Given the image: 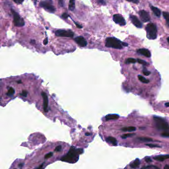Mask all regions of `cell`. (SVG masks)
Wrapping results in <instances>:
<instances>
[{"label":"cell","mask_w":169,"mask_h":169,"mask_svg":"<svg viewBox=\"0 0 169 169\" xmlns=\"http://www.w3.org/2000/svg\"><path fill=\"white\" fill-rule=\"evenodd\" d=\"M69 9L70 11H74L75 9V0H70L69 1Z\"/></svg>","instance_id":"obj_19"},{"label":"cell","mask_w":169,"mask_h":169,"mask_svg":"<svg viewBox=\"0 0 169 169\" xmlns=\"http://www.w3.org/2000/svg\"><path fill=\"white\" fill-rule=\"evenodd\" d=\"M58 2L60 6H64V0H58Z\"/></svg>","instance_id":"obj_30"},{"label":"cell","mask_w":169,"mask_h":169,"mask_svg":"<svg viewBox=\"0 0 169 169\" xmlns=\"http://www.w3.org/2000/svg\"><path fill=\"white\" fill-rule=\"evenodd\" d=\"M164 169H169V165H166V166L164 167Z\"/></svg>","instance_id":"obj_39"},{"label":"cell","mask_w":169,"mask_h":169,"mask_svg":"<svg viewBox=\"0 0 169 169\" xmlns=\"http://www.w3.org/2000/svg\"><path fill=\"white\" fill-rule=\"evenodd\" d=\"M123 42L115 37H109L106 39V46L108 48H112L116 49H123Z\"/></svg>","instance_id":"obj_1"},{"label":"cell","mask_w":169,"mask_h":169,"mask_svg":"<svg viewBox=\"0 0 169 169\" xmlns=\"http://www.w3.org/2000/svg\"><path fill=\"white\" fill-rule=\"evenodd\" d=\"M137 61L138 63H140V64H142V65H148V63L147 62H145L144 60H142V59H137Z\"/></svg>","instance_id":"obj_26"},{"label":"cell","mask_w":169,"mask_h":169,"mask_svg":"<svg viewBox=\"0 0 169 169\" xmlns=\"http://www.w3.org/2000/svg\"><path fill=\"white\" fill-rule=\"evenodd\" d=\"M11 11L14 17V25L17 27L24 26L25 25V20L20 16V14L13 9H11Z\"/></svg>","instance_id":"obj_4"},{"label":"cell","mask_w":169,"mask_h":169,"mask_svg":"<svg viewBox=\"0 0 169 169\" xmlns=\"http://www.w3.org/2000/svg\"><path fill=\"white\" fill-rule=\"evenodd\" d=\"M15 94V90L12 87H9L8 89L7 92H6V95L9 97H12Z\"/></svg>","instance_id":"obj_17"},{"label":"cell","mask_w":169,"mask_h":169,"mask_svg":"<svg viewBox=\"0 0 169 169\" xmlns=\"http://www.w3.org/2000/svg\"><path fill=\"white\" fill-rule=\"evenodd\" d=\"M61 17L65 19H68V17H69V15H68V14H66V13H64V14H62Z\"/></svg>","instance_id":"obj_29"},{"label":"cell","mask_w":169,"mask_h":169,"mask_svg":"<svg viewBox=\"0 0 169 169\" xmlns=\"http://www.w3.org/2000/svg\"><path fill=\"white\" fill-rule=\"evenodd\" d=\"M143 74L145 76H148L150 74V72H149L148 71H146V70H145V71H143Z\"/></svg>","instance_id":"obj_31"},{"label":"cell","mask_w":169,"mask_h":169,"mask_svg":"<svg viewBox=\"0 0 169 169\" xmlns=\"http://www.w3.org/2000/svg\"><path fill=\"white\" fill-rule=\"evenodd\" d=\"M74 23H75V25L77 26V27L79 28H82V25H80V24H79L78 23L75 22L74 21Z\"/></svg>","instance_id":"obj_35"},{"label":"cell","mask_w":169,"mask_h":169,"mask_svg":"<svg viewBox=\"0 0 169 169\" xmlns=\"http://www.w3.org/2000/svg\"><path fill=\"white\" fill-rule=\"evenodd\" d=\"M165 106H166V107H169V102H167V103H165Z\"/></svg>","instance_id":"obj_38"},{"label":"cell","mask_w":169,"mask_h":169,"mask_svg":"<svg viewBox=\"0 0 169 169\" xmlns=\"http://www.w3.org/2000/svg\"><path fill=\"white\" fill-rule=\"evenodd\" d=\"M146 145L150 147V148H160V146L155 145H152V144H146Z\"/></svg>","instance_id":"obj_27"},{"label":"cell","mask_w":169,"mask_h":169,"mask_svg":"<svg viewBox=\"0 0 169 169\" xmlns=\"http://www.w3.org/2000/svg\"><path fill=\"white\" fill-rule=\"evenodd\" d=\"M167 41H168V43H169V37H168V38Z\"/></svg>","instance_id":"obj_41"},{"label":"cell","mask_w":169,"mask_h":169,"mask_svg":"<svg viewBox=\"0 0 169 169\" xmlns=\"http://www.w3.org/2000/svg\"><path fill=\"white\" fill-rule=\"evenodd\" d=\"M137 52L147 57H150L151 55L150 52L146 49H140L137 51Z\"/></svg>","instance_id":"obj_12"},{"label":"cell","mask_w":169,"mask_h":169,"mask_svg":"<svg viewBox=\"0 0 169 169\" xmlns=\"http://www.w3.org/2000/svg\"><path fill=\"white\" fill-rule=\"evenodd\" d=\"M119 118V116L117 114H109L106 116L105 118L106 121H109V120H117Z\"/></svg>","instance_id":"obj_14"},{"label":"cell","mask_w":169,"mask_h":169,"mask_svg":"<svg viewBox=\"0 0 169 169\" xmlns=\"http://www.w3.org/2000/svg\"><path fill=\"white\" fill-rule=\"evenodd\" d=\"M43 43L45 45H46L48 43V38H46L45 39L44 41L43 42Z\"/></svg>","instance_id":"obj_36"},{"label":"cell","mask_w":169,"mask_h":169,"mask_svg":"<svg viewBox=\"0 0 169 169\" xmlns=\"http://www.w3.org/2000/svg\"><path fill=\"white\" fill-rule=\"evenodd\" d=\"M140 163L139 160L138 159H137L136 160H134L133 162L131 163L130 166L132 169H136V168L139 167V165H140Z\"/></svg>","instance_id":"obj_15"},{"label":"cell","mask_w":169,"mask_h":169,"mask_svg":"<svg viewBox=\"0 0 169 169\" xmlns=\"http://www.w3.org/2000/svg\"><path fill=\"white\" fill-rule=\"evenodd\" d=\"M147 37L150 40H155L157 38V29L155 25L149 23L146 27Z\"/></svg>","instance_id":"obj_2"},{"label":"cell","mask_w":169,"mask_h":169,"mask_svg":"<svg viewBox=\"0 0 169 169\" xmlns=\"http://www.w3.org/2000/svg\"><path fill=\"white\" fill-rule=\"evenodd\" d=\"M162 135L163 137H169V132H164V133L162 134Z\"/></svg>","instance_id":"obj_33"},{"label":"cell","mask_w":169,"mask_h":169,"mask_svg":"<svg viewBox=\"0 0 169 169\" xmlns=\"http://www.w3.org/2000/svg\"><path fill=\"white\" fill-rule=\"evenodd\" d=\"M126 1L135 4H137L139 2V0H126Z\"/></svg>","instance_id":"obj_32"},{"label":"cell","mask_w":169,"mask_h":169,"mask_svg":"<svg viewBox=\"0 0 169 169\" xmlns=\"http://www.w3.org/2000/svg\"><path fill=\"white\" fill-rule=\"evenodd\" d=\"M134 135H135V134H134V133L124 134V135H123L121 136V138L125 139V138H126L127 137H132V136Z\"/></svg>","instance_id":"obj_23"},{"label":"cell","mask_w":169,"mask_h":169,"mask_svg":"<svg viewBox=\"0 0 169 169\" xmlns=\"http://www.w3.org/2000/svg\"><path fill=\"white\" fill-rule=\"evenodd\" d=\"M139 14L140 16V19L142 21L144 22H147L149 21L150 19V17L149 16V14L147 11L144 10L140 11L139 12Z\"/></svg>","instance_id":"obj_8"},{"label":"cell","mask_w":169,"mask_h":169,"mask_svg":"<svg viewBox=\"0 0 169 169\" xmlns=\"http://www.w3.org/2000/svg\"><path fill=\"white\" fill-rule=\"evenodd\" d=\"M37 0H34V5H36V3H37Z\"/></svg>","instance_id":"obj_40"},{"label":"cell","mask_w":169,"mask_h":169,"mask_svg":"<svg viewBox=\"0 0 169 169\" xmlns=\"http://www.w3.org/2000/svg\"><path fill=\"white\" fill-rule=\"evenodd\" d=\"M163 15L166 19L167 26L169 27V12H164L163 13Z\"/></svg>","instance_id":"obj_21"},{"label":"cell","mask_w":169,"mask_h":169,"mask_svg":"<svg viewBox=\"0 0 169 169\" xmlns=\"http://www.w3.org/2000/svg\"><path fill=\"white\" fill-rule=\"evenodd\" d=\"M130 19H131V21L132 22V23H133L136 27H142V23H141V22L139 20V19H138L135 16H133V15H131V16H130Z\"/></svg>","instance_id":"obj_11"},{"label":"cell","mask_w":169,"mask_h":169,"mask_svg":"<svg viewBox=\"0 0 169 169\" xmlns=\"http://www.w3.org/2000/svg\"><path fill=\"white\" fill-rule=\"evenodd\" d=\"M113 20L117 24L120 25L121 26H125L126 24V21L125 19L120 14H116L113 16Z\"/></svg>","instance_id":"obj_7"},{"label":"cell","mask_w":169,"mask_h":169,"mask_svg":"<svg viewBox=\"0 0 169 169\" xmlns=\"http://www.w3.org/2000/svg\"><path fill=\"white\" fill-rule=\"evenodd\" d=\"M138 79H139V81H140L141 82H142V83H145V84H147V83H148L149 82V80L146 79L145 78L143 77V76H142L138 75Z\"/></svg>","instance_id":"obj_22"},{"label":"cell","mask_w":169,"mask_h":169,"mask_svg":"<svg viewBox=\"0 0 169 169\" xmlns=\"http://www.w3.org/2000/svg\"><path fill=\"white\" fill-rule=\"evenodd\" d=\"M123 46L125 47H127L128 46V44L126 43H124V42H123Z\"/></svg>","instance_id":"obj_37"},{"label":"cell","mask_w":169,"mask_h":169,"mask_svg":"<svg viewBox=\"0 0 169 169\" xmlns=\"http://www.w3.org/2000/svg\"><path fill=\"white\" fill-rule=\"evenodd\" d=\"M74 40L76 42V43L81 47L86 46V45L87 44L86 40L82 36L76 37L74 39Z\"/></svg>","instance_id":"obj_9"},{"label":"cell","mask_w":169,"mask_h":169,"mask_svg":"<svg viewBox=\"0 0 169 169\" xmlns=\"http://www.w3.org/2000/svg\"><path fill=\"white\" fill-rule=\"evenodd\" d=\"M135 130H136V128L134 127H125V128H124L122 129V130L124 132H134V131H135Z\"/></svg>","instance_id":"obj_20"},{"label":"cell","mask_w":169,"mask_h":169,"mask_svg":"<svg viewBox=\"0 0 169 169\" xmlns=\"http://www.w3.org/2000/svg\"><path fill=\"white\" fill-rule=\"evenodd\" d=\"M153 119L156 126L158 129L164 131L169 130V125L166 120L159 116H154Z\"/></svg>","instance_id":"obj_3"},{"label":"cell","mask_w":169,"mask_h":169,"mask_svg":"<svg viewBox=\"0 0 169 169\" xmlns=\"http://www.w3.org/2000/svg\"><path fill=\"white\" fill-rule=\"evenodd\" d=\"M137 62V60L133 58H129L127 59L126 61V63H134Z\"/></svg>","instance_id":"obj_25"},{"label":"cell","mask_w":169,"mask_h":169,"mask_svg":"<svg viewBox=\"0 0 169 169\" xmlns=\"http://www.w3.org/2000/svg\"><path fill=\"white\" fill-rule=\"evenodd\" d=\"M151 9L153 11L154 14H155L156 16H157L158 17H160V16H161V11L160 9L154 6H151Z\"/></svg>","instance_id":"obj_16"},{"label":"cell","mask_w":169,"mask_h":169,"mask_svg":"<svg viewBox=\"0 0 169 169\" xmlns=\"http://www.w3.org/2000/svg\"><path fill=\"white\" fill-rule=\"evenodd\" d=\"M40 6L43 8L48 12L53 13L55 11V9L53 6L52 0H47L45 1H42L40 3Z\"/></svg>","instance_id":"obj_5"},{"label":"cell","mask_w":169,"mask_h":169,"mask_svg":"<svg viewBox=\"0 0 169 169\" xmlns=\"http://www.w3.org/2000/svg\"><path fill=\"white\" fill-rule=\"evenodd\" d=\"M168 159H169V155H161L154 157V159L158 161H163Z\"/></svg>","instance_id":"obj_13"},{"label":"cell","mask_w":169,"mask_h":169,"mask_svg":"<svg viewBox=\"0 0 169 169\" xmlns=\"http://www.w3.org/2000/svg\"><path fill=\"white\" fill-rule=\"evenodd\" d=\"M99 3L101 4L102 5H106V3L104 1V0H98V1Z\"/></svg>","instance_id":"obj_34"},{"label":"cell","mask_w":169,"mask_h":169,"mask_svg":"<svg viewBox=\"0 0 169 169\" xmlns=\"http://www.w3.org/2000/svg\"><path fill=\"white\" fill-rule=\"evenodd\" d=\"M13 1L15 2V3L17 4H22L24 1V0H13Z\"/></svg>","instance_id":"obj_28"},{"label":"cell","mask_w":169,"mask_h":169,"mask_svg":"<svg viewBox=\"0 0 169 169\" xmlns=\"http://www.w3.org/2000/svg\"><path fill=\"white\" fill-rule=\"evenodd\" d=\"M56 35L60 37H69V38H72L74 37V33L72 30H58L56 31Z\"/></svg>","instance_id":"obj_6"},{"label":"cell","mask_w":169,"mask_h":169,"mask_svg":"<svg viewBox=\"0 0 169 169\" xmlns=\"http://www.w3.org/2000/svg\"><path fill=\"white\" fill-rule=\"evenodd\" d=\"M139 140L143 141V142H151L153 140L151 138H148V137H139Z\"/></svg>","instance_id":"obj_24"},{"label":"cell","mask_w":169,"mask_h":169,"mask_svg":"<svg viewBox=\"0 0 169 169\" xmlns=\"http://www.w3.org/2000/svg\"><path fill=\"white\" fill-rule=\"evenodd\" d=\"M42 95L43 98V109L45 112H48V99L46 93L42 92Z\"/></svg>","instance_id":"obj_10"},{"label":"cell","mask_w":169,"mask_h":169,"mask_svg":"<svg viewBox=\"0 0 169 169\" xmlns=\"http://www.w3.org/2000/svg\"><path fill=\"white\" fill-rule=\"evenodd\" d=\"M107 141L109 142L110 143H112L113 145H117V141L115 137H108L107 138Z\"/></svg>","instance_id":"obj_18"}]
</instances>
